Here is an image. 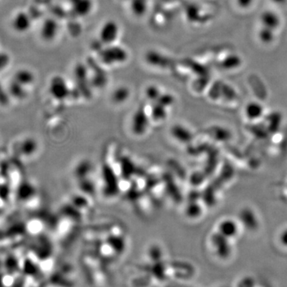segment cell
I'll return each instance as SVG.
<instances>
[{
	"label": "cell",
	"mask_w": 287,
	"mask_h": 287,
	"mask_svg": "<svg viewBox=\"0 0 287 287\" xmlns=\"http://www.w3.org/2000/svg\"><path fill=\"white\" fill-rule=\"evenodd\" d=\"M106 49H103L101 53V60L107 65H114L126 61L128 53L125 49L115 46L109 45Z\"/></svg>",
	"instance_id": "1"
},
{
	"label": "cell",
	"mask_w": 287,
	"mask_h": 287,
	"mask_svg": "<svg viewBox=\"0 0 287 287\" xmlns=\"http://www.w3.org/2000/svg\"><path fill=\"white\" fill-rule=\"evenodd\" d=\"M119 35V26L116 22L108 21L101 26L99 38L103 44L112 45L116 41Z\"/></svg>",
	"instance_id": "2"
},
{
	"label": "cell",
	"mask_w": 287,
	"mask_h": 287,
	"mask_svg": "<svg viewBox=\"0 0 287 287\" xmlns=\"http://www.w3.org/2000/svg\"><path fill=\"white\" fill-rule=\"evenodd\" d=\"M32 24L30 15L25 11H19L12 20V27L18 33H25L29 30Z\"/></svg>",
	"instance_id": "3"
},
{
	"label": "cell",
	"mask_w": 287,
	"mask_h": 287,
	"mask_svg": "<svg viewBox=\"0 0 287 287\" xmlns=\"http://www.w3.org/2000/svg\"><path fill=\"white\" fill-rule=\"evenodd\" d=\"M58 32V24L53 19H48L43 22L41 28V36L43 40L50 42L55 39Z\"/></svg>",
	"instance_id": "4"
},
{
	"label": "cell",
	"mask_w": 287,
	"mask_h": 287,
	"mask_svg": "<svg viewBox=\"0 0 287 287\" xmlns=\"http://www.w3.org/2000/svg\"><path fill=\"white\" fill-rule=\"evenodd\" d=\"M74 13L79 16H86L91 12L93 2L91 0H70Z\"/></svg>",
	"instance_id": "5"
},
{
	"label": "cell",
	"mask_w": 287,
	"mask_h": 287,
	"mask_svg": "<svg viewBox=\"0 0 287 287\" xmlns=\"http://www.w3.org/2000/svg\"><path fill=\"white\" fill-rule=\"evenodd\" d=\"M261 20L265 27L270 28L271 30L276 29L280 24L279 16L272 11L264 12L262 15Z\"/></svg>",
	"instance_id": "6"
},
{
	"label": "cell",
	"mask_w": 287,
	"mask_h": 287,
	"mask_svg": "<svg viewBox=\"0 0 287 287\" xmlns=\"http://www.w3.org/2000/svg\"><path fill=\"white\" fill-rule=\"evenodd\" d=\"M13 80L23 86H29L34 82V75L28 70H20L15 73Z\"/></svg>",
	"instance_id": "7"
},
{
	"label": "cell",
	"mask_w": 287,
	"mask_h": 287,
	"mask_svg": "<svg viewBox=\"0 0 287 287\" xmlns=\"http://www.w3.org/2000/svg\"><path fill=\"white\" fill-rule=\"evenodd\" d=\"M8 93L9 95H11V96H14L16 99H23L26 96V91L24 90V86L14 80L9 85Z\"/></svg>",
	"instance_id": "8"
},
{
	"label": "cell",
	"mask_w": 287,
	"mask_h": 287,
	"mask_svg": "<svg viewBox=\"0 0 287 287\" xmlns=\"http://www.w3.org/2000/svg\"><path fill=\"white\" fill-rule=\"evenodd\" d=\"M147 0H132L131 9L134 15L142 16L147 11Z\"/></svg>",
	"instance_id": "9"
},
{
	"label": "cell",
	"mask_w": 287,
	"mask_h": 287,
	"mask_svg": "<svg viewBox=\"0 0 287 287\" xmlns=\"http://www.w3.org/2000/svg\"><path fill=\"white\" fill-rule=\"evenodd\" d=\"M270 28L265 27L260 32V38L264 43H270L274 40V33Z\"/></svg>",
	"instance_id": "10"
},
{
	"label": "cell",
	"mask_w": 287,
	"mask_h": 287,
	"mask_svg": "<svg viewBox=\"0 0 287 287\" xmlns=\"http://www.w3.org/2000/svg\"><path fill=\"white\" fill-rule=\"evenodd\" d=\"M8 93H5L2 88V85L0 83V104H7L8 102Z\"/></svg>",
	"instance_id": "11"
},
{
	"label": "cell",
	"mask_w": 287,
	"mask_h": 287,
	"mask_svg": "<svg viewBox=\"0 0 287 287\" xmlns=\"http://www.w3.org/2000/svg\"><path fill=\"white\" fill-rule=\"evenodd\" d=\"M253 0H238L239 3L242 7H247L251 4Z\"/></svg>",
	"instance_id": "12"
},
{
	"label": "cell",
	"mask_w": 287,
	"mask_h": 287,
	"mask_svg": "<svg viewBox=\"0 0 287 287\" xmlns=\"http://www.w3.org/2000/svg\"><path fill=\"white\" fill-rule=\"evenodd\" d=\"M274 2H277V3H283L285 2L286 0H273Z\"/></svg>",
	"instance_id": "13"
}]
</instances>
